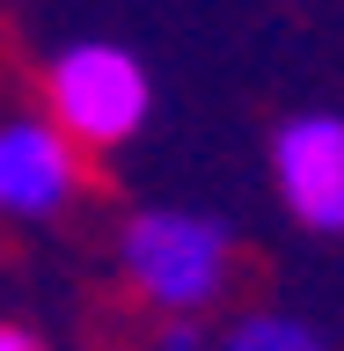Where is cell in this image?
Masks as SVG:
<instances>
[{
  "instance_id": "obj_1",
  "label": "cell",
  "mask_w": 344,
  "mask_h": 351,
  "mask_svg": "<svg viewBox=\"0 0 344 351\" xmlns=\"http://www.w3.org/2000/svg\"><path fill=\"white\" fill-rule=\"evenodd\" d=\"M235 227L191 205H139L117 227V271H125L132 300L147 315H205L213 300H227L235 285Z\"/></svg>"
},
{
  "instance_id": "obj_2",
  "label": "cell",
  "mask_w": 344,
  "mask_h": 351,
  "mask_svg": "<svg viewBox=\"0 0 344 351\" xmlns=\"http://www.w3.org/2000/svg\"><path fill=\"white\" fill-rule=\"evenodd\" d=\"M37 95H44V117L73 139L81 154H117L132 147L154 117V81L147 66L132 59L125 44L110 37H73L59 44L37 73Z\"/></svg>"
},
{
  "instance_id": "obj_3",
  "label": "cell",
  "mask_w": 344,
  "mask_h": 351,
  "mask_svg": "<svg viewBox=\"0 0 344 351\" xmlns=\"http://www.w3.org/2000/svg\"><path fill=\"white\" fill-rule=\"evenodd\" d=\"M88 197V154L66 139L44 110L0 117V219L44 227Z\"/></svg>"
},
{
  "instance_id": "obj_4",
  "label": "cell",
  "mask_w": 344,
  "mask_h": 351,
  "mask_svg": "<svg viewBox=\"0 0 344 351\" xmlns=\"http://www.w3.org/2000/svg\"><path fill=\"white\" fill-rule=\"evenodd\" d=\"M271 191L308 234H344V117L293 110L271 132Z\"/></svg>"
},
{
  "instance_id": "obj_5",
  "label": "cell",
  "mask_w": 344,
  "mask_h": 351,
  "mask_svg": "<svg viewBox=\"0 0 344 351\" xmlns=\"http://www.w3.org/2000/svg\"><path fill=\"white\" fill-rule=\"evenodd\" d=\"M220 351H337L323 329L308 322V315H286V307H257V315H242Z\"/></svg>"
},
{
  "instance_id": "obj_6",
  "label": "cell",
  "mask_w": 344,
  "mask_h": 351,
  "mask_svg": "<svg viewBox=\"0 0 344 351\" xmlns=\"http://www.w3.org/2000/svg\"><path fill=\"white\" fill-rule=\"evenodd\" d=\"M154 351H205L198 315H169V322H161V337H154Z\"/></svg>"
},
{
  "instance_id": "obj_7",
  "label": "cell",
  "mask_w": 344,
  "mask_h": 351,
  "mask_svg": "<svg viewBox=\"0 0 344 351\" xmlns=\"http://www.w3.org/2000/svg\"><path fill=\"white\" fill-rule=\"evenodd\" d=\"M0 351H44V337L22 329V322H0Z\"/></svg>"
}]
</instances>
